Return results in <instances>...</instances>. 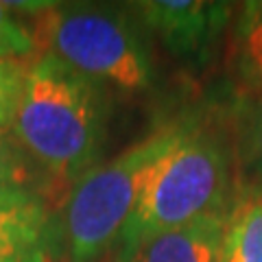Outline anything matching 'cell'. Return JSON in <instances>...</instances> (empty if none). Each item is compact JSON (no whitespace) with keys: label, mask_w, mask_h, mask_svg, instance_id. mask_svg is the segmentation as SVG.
Masks as SVG:
<instances>
[{"label":"cell","mask_w":262,"mask_h":262,"mask_svg":"<svg viewBox=\"0 0 262 262\" xmlns=\"http://www.w3.org/2000/svg\"><path fill=\"white\" fill-rule=\"evenodd\" d=\"M0 262H51V212L37 190L0 194Z\"/></svg>","instance_id":"cell-6"},{"label":"cell","mask_w":262,"mask_h":262,"mask_svg":"<svg viewBox=\"0 0 262 262\" xmlns=\"http://www.w3.org/2000/svg\"><path fill=\"white\" fill-rule=\"evenodd\" d=\"M184 122L160 127L70 186L63 201V241L70 262H96L114 249L149 177L179 138Z\"/></svg>","instance_id":"cell-3"},{"label":"cell","mask_w":262,"mask_h":262,"mask_svg":"<svg viewBox=\"0 0 262 262\" xmlns=\"http://www.w3.org/2000/svg\"><path fill=\"white\" fill-rule=\"evenodd\" d=\"M35 51V31H31L7 3H0V59H22Z\"/></svg>","instance_id":"cell-11"},{"label":"cell","mask_w":262,"mask_h":262,"mask_svg":"<svg viewBox=\"0 0 262 262\" xmlns=\"http://www.w3.org/2000/svg\"><path fill=\"white\" fill-rule=\"evenodd\" d=\"M225 214H212L155 236L129 262H219Z\"/></svg>","instance_id":"cell-7"},{"label":"cell","mask_w":262,"mask_h":262,"mask_svg":"<svg viewBox=\"0 0 262 262\" xmlns=\"http://www.w3.org/2000/svg\"><path fill=\"white\" fill-rule=\"evenodd\" d=\"M219 262H262V190L236 194L225 214Z\"/></svg>","instance_id":"cell-9"},{"label":"cell","mask_w":262,"mask_h":262,"mask_svg":"<svg viewBox=\"0 0 262 262\" xmlns=\"http://www.w3.org/2000/svg\"><path fill=\"white\" fill-rule=\"evenodd\" d=\"M229 66L245 92L262 96V0L241 5L229 35Z\"/></svg>","instance_id":"cell-8"},{"label":"cell","mask_w":262,"mask_h":262,"mask_svg":"<svg viewBox=\"0 0 262 262\" xmlns=\"http://www.w3.org/2000/svg\"><path fill=\"white\" fill-rule=\"evenodd\" d=\"M35 42L98 88L142 92L153 85L151 51L125 11L96 5H53L37 18Z\"/></svg>","instance_id":"cell-4"},{"label":"cell","mask_w":262,"mask_h":262,"mask_svg":"<svg viewBox=\"0 0 262 262\" xmlns=\"http://www.w3.org/2000/svg\"><path fill=\"white\" fill-rule=\"evenodd\" d=\"M249 155H251V162H253V168L262 182V96L256 98L253 107L249 112Z\"/></svg>","instance_id":"cell-13"},{"label":"cell","mask_w":262,"mask_h":262,"mask_svg":"<svg viewBox=\"0 0 262 262\" xmlns=\"http://www.w3.org/2000/svg\"><path fill=\"white\" fill-rule=\"evenodd\" d=\"M31 158L11 134L0 136V194L13 190H35Z\"/></svg>","instance_id":"cell-10"},{"label":"cell","mask_w":262,"mask_h":262,"mask_svg":"<svg viewBox=\"0 0 262 262\" xmlns=\"http://www.w3.org/2000/svg\"><path fill=\"white\" fill-rule=\"evenodd\" d=\"M105 134L103 88L48 53L27 63L11 136L31 162L48 177L72 186L96 166Z\"/></svg>","instance_id":"cell-1"},{"label":"cell","mask_w":262,"mask_h":262,"mask_svg":"<svg viewBox=\"0 0 262 262\" xmlns=\"http://www.w3.org/2000/svg\"><path fill=\"white\" fill-rule=\"evenodd\" d=\"M134 7L142 24L170 53L192 63L210 59L236 15L232 3L214 0H146Z\"/></svg>","instance_id":"cell-5"},{"label":"cell","mask_w":262,"mask_h":262,"mask_svg":"<svg viewBox=\"0 0 262 262\" xmlns=\"http://www.w3.org/2000/svg\"><path fill=\"white\" fill-rule=\"evenodd\" d=\"M24 68L27 63L18 59H0V136L11 134L15 112H18Z\"/></svg>","instance_id":"cell-12"},{"label":"cell","mask_w":262,"mask_h":262,"mask_svg":"<svg viewBox=\"0 0 262 262\" xmlns=\"http://www.w3.org/2000/svg\"><path fill=\"white\" fill-rule=\"evenodd\" d=\"M232 155L216 131L186 125L158 162L120 232L114 262H129L144 243L229 208Z\"/></svg>","instance_id":"cell-2"}]
</instances>
